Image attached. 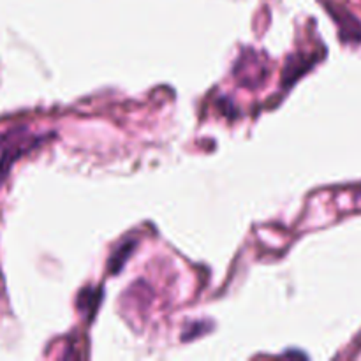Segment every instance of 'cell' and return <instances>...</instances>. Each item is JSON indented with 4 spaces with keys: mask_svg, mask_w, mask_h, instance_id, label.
Instances as JSON below:
<instances>
[{
    "mask_svg": "<svg viewBox=\"0 0 361 361\" xmlns=\"http://www.w3.org/2000/svg\"><path fill=\"white\" fill-rule=\"evenodd\" d=\"M330 14L334 16L335 23L338 27L341 41L345 44H361V21L351 11L341 6H328Z\"/></svg>",
    "mask_w": 361,
    "mask_h": 361,
    "instance_id": "6da1fadb",
    "label": "cell"
},
{
    "mask_svg": "<svg viewBox=\"0 0 361 361\" xmlns=\"http://www.w3.org/2000/svg\"><path fill=\"white\" fill-rule=\"evenodd\" d=\"M133 245H134V243H130V245H126V247H120V250L115 254V257H113V259H111L113 271H118V268L122 267L123 261L127 259V256H129V254L133 252Z\"/></svg>",
    "mask_w": 361,
    "mask_h": 361,
    "instance_id": "7a4b0ae2",
    "label": "cell"
}]
</instances>
